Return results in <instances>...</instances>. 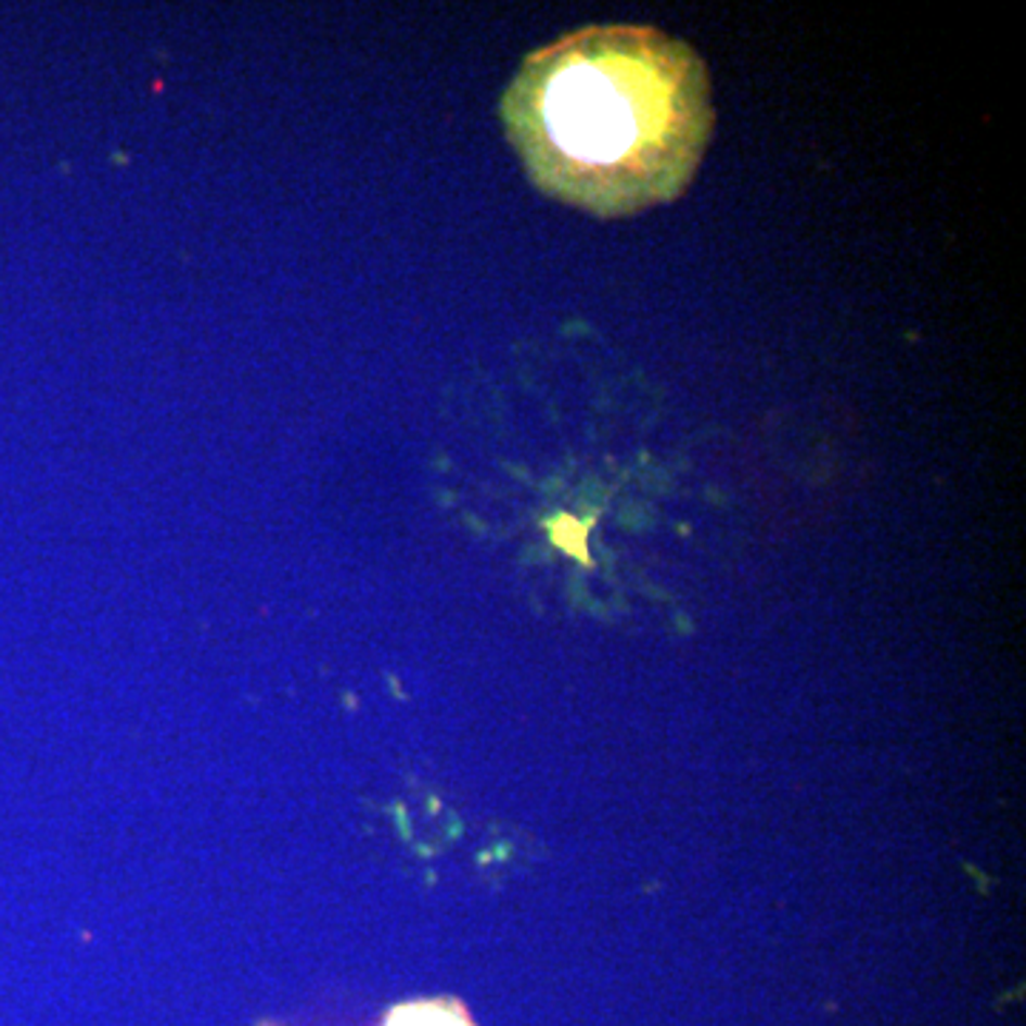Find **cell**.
<instances>
[{
  "label": "cell",
  "mask_w": 1026,
  "mask_h": 1026,
  "mask_svg": "<svg viewBox=\"0 0 1026 1026\" xmlns=\"http://www.w3.org/2000/svg\"><path fill=\"white\" fill-rule=\"evenodd\" d=\"M274 1026V1024H260ZM383 1026H476L471 1012L457 998H420V1001L394 1003L385 1012Z\"/></svg>",
  "instance_id": "cell-2"
},
{
  "label": "cell",
  "mask_w": 1026,
  "mask_h": 1026,
  "mask_svg": "<svg viewBox=\"0 0 1026 1026\" xmlns=\"http://www.w3.org/2000/svg\"><path fill=\"white\" fill-rule=\"evenodd\" d=\"M530 183L593 217L674 203L710 143V75L651 26H585L530 52L502 98Z\"/></svg>",
  "instance_id": "cell-1"
}]
</instances>
